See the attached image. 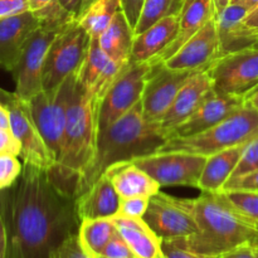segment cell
<instances>
[{
  "mask_svg": "<svg viewBox=\"0 0 258 258\" xmlns=\"http://www.w3.org/2000/svg\"><path fill=\"white\" fill-rule=\"evenodd\" d=\"M121 10L125 14L130 27L135 30L140 19L141 12H143L145 0H120Z\"/></svg>",
  "mask_w": 258,
  "mask_h": 258,
  "instance_id": "cell-40",
  "label": "cell"
},
{
  "mask_svg": "<svg viewBox=\"0 0 258 258\" xmlns=\"http://www.w3.org/2000/svg\"><path fill=\"white\" fill-rule=\"evenodd\" d=\"M258 136V112L246 101L241 108L201 134L170 138L156 153H189L211 156L218 151L243 145Z\"/></svg>",
  "mask_w": 258,
  "mask_h": 258,
  "instance_id": "cell-5",
  "label": "cell"
},
{
  "mask_svg": "<svg viewBox=\"0 0 258 258\" xmlns=\"http://www.w3.org/2000/svg\"><path fill=\"white\" fill-rule=\"evenodd\" d=\"M29 12L28 0H0V18L13 17Z\"/></svg>",
  "mask_w": 258,
  "mask_h": 258,
  "instance_id": "cell-41",
  "label": "cell"
},
{
  "mask_svg": "<svg viewBox=\"0 0 258 258\" xmlns=\"http://www.w3.org/2000/svg\"><path fill=\"white\" fill-rule=\"evenodd\" d=\"M117 233L112 218L83 219L78 228L81 243L92 256L98 257L106 244Z\"/></svg>",
  "mask_w": 258,
  "mask_h": 258,
  "instance_id": "cell-27",
  "label": "cell"
},
{
  "mask_svg": "<svg viewBox=\"0 0 258 258\" xmlns=\"http://www.w3.org/2000/svg\"><path fill=\"white\" fill-rule=\"evenodd\" d=\"M246 144L207 156V163L199 179L198 189L208 193H218L228 181L241 159Z\"/></svg>",
  "mask_w": 258,
  "mask_h": 258,
  "instance_id": "cell-25",
  "label": "cell"
},
{
  "mask_svg": "<svg viewBox=\"0 0 258 258\" xmlns=\"http://www.w3.org/2000/svg\"><path fill=\"white\" fill-rule=\"evenodd\" d=\"M144 221L161 239H175L198 232L193 214L184 208L178 198L159 191L150 198Z\"/></svg>",
  "mask_w": 258,
  "mask_h": 258,
  "instance_id": "cell-14",
  "label": "cell"
},
{
  "mask_svg": "<svg viewBox=\"0 0 258 258\" xmlns=\"http://www.w3.org/2000/svg\"><path fill=\"white\" fill-rule=\"evenodd\" d=\"M118 10H121L120 0H96L78 18V23L91 38H100Z\"/></svg>",
  "mask_w": 258,
  "mask_h": 258,
  "instance_id": "cell-28",
  "label": "cell"
},
{
  "mask_svg": "<svg viewBox=\"0 0 258 258\" xmlns=\"http://www.w3.org/2000/svg\"><path fill=\"white\" fill-rule=\"evenodd\" d=\"M219 58V39L216 18L186 40L164 64L171 70L201 71L211 67Z\"/></svg>",
  "mask_w": 258,
  "mask_h": 258,
  "instance_id": "cell-15",
  "label": "cell"
},
{
  "mask_svg": "<svg viewBox=\"0 0 258 258\" xmlns=\"http://www.w3.org/2000/svg\"><path fill=\"white\" fill-rule=\"evenodd\" d=\"M62 28L40 25L25 44L19 62L12 72L15 81L14 93L22 100L29 101L43 91L42 73L45 57L50 44Z\"/></svg>",
  "mask_w": 258,
  "mask_h": 258,
  "instance_id": "cell-11",
  "label": "cell"
},
{
  "mask_svg": "<svg viewBox=\"0 0 258 258\" xmlns=\"http://www.w3.org/2000/svg\"><path fill=\"white\" fill-rule=\"evenodd\" d=\"M40 22L32 12L0 18V67L13 72L33 33Z\"/></svg>",
  "mask_w": 258,
  "mask_h": 258,
  "instance_id": "cell-18",
  "label": "cell"
},
{
  "mask_svg": "<svg viewBox=\"0 0 258 258\" xmlns=\"http://www.w3.org/2000/svg\"><path fill=\"white\" fill-rule=\"evenodd\" d=\"M256 91H258V86H257V87H256V88H253V90H252V91H251V92H249V93H248V95H251V93L256 92ZM248 95H247V96H248Z\"/></svg>",
  "mask_w": 258,
  "mask_h": 258,
  "instance_id": "cell-53",
  "label": "cell"
},
{
  "mask_svg": "<svg viewBox=\"0 0 258 258\" xmlns=\"http://www.w3.org/2000/svg\"><path fill=\"white\" fill-rule=\"evenodd\" d=\"M248 13V10L241 5L229 4L221 14L216 17L219 39V58L253 48L258 35L243 24L244 18Z\"/></svg>",
  "mask_w": 258,
  "mask_h": 258,
  "instance_id": "cell-19",
  "label": "cell"
},
{
  "mask_svg": "<svg viewBox=\"0 0 258 258\" xmlns=\"http://www.w3.org/2000/svg\"><path fill=\"white\" fill-rule=\"evenodd\" d=\"M179 32V13L165 15L134 38L130 62H156L161 53L174 42Z\"/></svg>",
  "mask_w": 258,
  "mask_h": 258,
  "instance_id": "cell-20",
  "label": "cell"
},
{
  "mask_svg": "<svg viewBox=\"0 0 258 258\" xmlns=\"http://www.w3.org/2000/svg\"><path fill=\"white\" fill-rule=\"evenodd\" d=\"M244 103L246 98L243 96L221 95L214 91L190 117L171 131L169 139L186 138L203 133L226 120Z\"/></svg>",
  "mask_w": 258,
  "mask_h": 258,
  "instance_id": "cell-17",
  "label": "cell"
},
{
  "mask_svg": "<svg viewBox=\"0 0 258 258\" xmlns=\"http://www.w3.org/2000/svg\"><path fill=\"white\" fill-rule=\"evenodd\" d=\"M22 145L10 128H0V154L20 156Z\"/></svg>",
  "mask_w": 258,
  "mask_h": 258,
  "instance_id": "cell-39",
  "label": "cell"
},
{
  "mask_svg": "<svg viewBox=\"0 0 258 258\" xmlns=\"http://www.w3.org/2000/svg\"><path fill=\"white\" fill-rule=\"evenodd\" d=\"M8 251V233L4 218L0 211V258H7Z\"/></svg>",
  "mask_w": 258,
  "mask_h": 258,
  "instance_id": "cell-44",
  "label": "cell"
},
{
  "mask_svg": "<svg viewBox=\"0 0 258 258\" xmlns=\"http://www.w3.org/2000/svg\"><path fill=\"white\" fill-rule=\"evenodd\" d=\"M214 3V9H216V17L218 14H221L224 9L229 5L231 0H213Z\"/></svg>",
  "mask_w": 258,
  "mask_h": 258,
  "instance_id": "cell-49",
  "label": "cell"
},
{
  "mask_svg": "<svg viewBox=\"0 0 258 258\" xmlns=\"http://www.w3.org/2000/svg\"><path fill=\"white\" fill-rule=\"evenodd\" d=\"M120 203L121 197L106 174H102L87 191L76 198L80 221L111 218L118 213Z\"/></svg>",
  "mask_w": 258,
  "mask_h": 258,
  "instance_id": "cell-21",
  "label": "cell"
},
{
  "mask_svg": "<svg viewBox=\"0 0 258 258\" xmlns=\"http://www.w3.org/2000/svg\"><path fill=\"white\" fill-rule=\"evenodd\" d=\"M193 214L198 232L183 238L171 239L183 248L211 257H219L243 244L256 246L258 221L234 208L221 191H202L197 198H178Z\"/></svg>",
  "mask_w": 258,
  "mask_h": 258,
  "instance_id": "cell-2",
  "label": "cell"
},
{
  "mask_svg": "<svg viewBox=\"0 0 258 258\" xmlns=\"http://www.w3.org/2000/svg\"><path fill=\"white\" fill-rule=\"evenodd\" d=\"M224 198L241 213L258 221V191L254 190H221Z\"/></svg>",
  "mask_w": 258,
  "mask_h": 258,
  "instance_id": "cell-31",
  "label": "cell"
},
{
  "mask_svg": "<svg viewBox=\"0 0 258 258\" xmlns=\"http://www.w3.org/2000/svg\"><path fill=\"white\" fill-rule=\"evenodd\" d=\"M95 2H96V0H82V7H81V14H80V17H81V15H82L83 13H85L86 10H87L88 8H90L91 5H92Z\"/></svg>",
  "mask_w": 258,
  "mask_h": 258,
  "instance_id": "cell-51",
  "label": "cell"
},
{
  "mask_svg": "<svg viewBox=\"0 0 258 258\" xmlns=\"http://www.w3.org/2000/svg\"><path fill=\"white\" fill-rule=\"evenodd\" d=\"M15 98V93L14 92H8V91L3 90V88H0V103L4 106H7L8 103L12 102L13 100Z\"/></svg>",
  "mask_w": 258,
  "mask_h": 258,
  "instance_id": "cell-48",
  "label": "cell"
},
{
  "mask_svg": "<svg viewBox=\"0 0 258 258\" xmlns=\"http://www.w3.org/2000/svg\"><path fill=\"white\" fill-rule=\"evenodd\" d=\"M214 91L246 97L258 86V49L248 48L223 55L209 67Z\"/></svg>",
  "mask_w": 258,
  "mask_h": 258,
  "instance_id": "cell-10",
  "label": "cell"
},
{
  "mask_svg": "<svg viewBox=\"0 0 258 258\" xmlns=\"http://www.w3.org/2000/svg\"><path fill=\"white\" fill-rule=\"evenodd\" d=\"M133 163L158 181L160 186L198 188L207 156L189 153H154L134 159Z\"/></svg>",
  "mask_w": 258,
  "mask_h": 258,
  "instance_id": "cell-9",
  "label": "cell"
},
{
  "mask_svg": "<svg viewBox=\"0 0 258 258\" xmlns=\"http://www.w3.org/2000/svg\"><path fill=\"white\" fill-rule=\"evenodd\" d=\"M98 257L103 258H136L134 256L133 251L130 249L128 244L125 239L120 236V233H116L110 242L106 244L103 251Z\"/></svg>",
  "mask_w": 258,
  "mask_h": 258,
  "instance_id": "cell-36",
  "label": "cell"
},
{
  "mask_svg": "<svg viewBox=\"0 0 258 258\" xmlns=\"http://www.w3.org/2000/svg\"><path fill=\"white\" fill-rule=\"evenodd\" d=\"M52 258H96L81 243L78 233L66 238L53 252Z\"/></svg>",
  "mask_w": 258,
  "mask_h": 258,
  "instance_id": "cell-34",
  "label": "cell"
},
{
  "mask_svg": "<svg viewBox=\"0 0 258 258\" xmlns=\"http://www.w3.org/2000/svg\"><path fill=\"white\" fill-rule=\"evenodd\" d=\"M23 166L14 155L0 154V190L12 186L22 174Z\"/></svg>",
  "mask_w": 258,
  "mask_h": 258,
  "instance_id": "cell-33",
  "label": "cell"
},
{
  "mask_svg": "<svg viewBox=\"0 0 258 258\" xmlns=\"http://www.w3.org/2000/svg\"><path fill=\"white\" fill-rule=\"evenodd\" d=\"M96 258H103V257H96Z\"/></svg>",
  "mask_w": 258,
  "mask_h": 258,
  "instance_id": "cell-56",
  "label": "cell"
},
{
  "mask_svg": "<svg viewBox=\"0 0 258 258\" xmlns=\"http://www.w3.org/2000/svg\"><path fill=\"white\" fill-rule=\"evenodd\" d=\"M196 72L198 71L171 70L164 62L158 63L146 82L141 97L145 120L160 125L180 88Z\"/></svg>",
  "mask_w": 258,
  "mask_h": 258,
  "instance_id": "cell-12",
  "label": "cell"
},
{
  "mask_svg": "<svg viewBox=\"0 0 258 258\" xmlns=\"http://www.w3.org/2000/svg\"><path fill=\"white\" fill-rule=\"evenodd\" d=\"M161 248H163L164 258H217L197 253V252L190 251V249L183 248V247L174 243L171 239H163Z\"/></svg>",
  "mask_w": 258,
  "mask_h": 258,
  "instance_id": "cell-38",
  "label": "cell"
},
{
  "mask_svg": "<svg viewBox=\"0 0 258 258\" xmlns=\"http://www.w3.org/2000/svg\"><path fill=\"white\" fill-rule=\"evenodd\" d=\"M103 174L108 176L121 199L131 197H148L160 191V184L148 173L141 170L133 161H125L110 166Z\"/></svg>",
  "mask_w": 258,
  "mask_h": 258,
  "instance_id": "cell-24",
  "label": "cell"
},
{
  "mask_svg": "<svg viewBox=\"0 0 258 258\" xmlns=\"http://www.w3.org/2000/svg\"><path fill=\"white\" fill-rule=\"evenodd\" d=\"M0 128H10L9 110L2 103H0Z\"/></svg>",
  "mask_w": 258,
  "mask_h": 258,
  "instance_id": "cell-46",
  "label": "cell"
},
{
  "mask_svg": "<svg viewBox=\"0 0 258 258\" xmlns=\"http://www.w3.org/2000/svg\"><path fill=\"white\" fill-rule=\"evenodd\" d=\"M160 258H164V256H161V257H160Z\"/></svg>",
  "mask_w": 258,
  "mask_h": 258,
  "instance_id": "cell-58",
  "label": "cell"
},
{
  "mask_svg": "<svg viewBox=\"0 0 258 258\" xmlns=\"http://www.w3.org/2000/svg\"><path fill=\"white\" fill-rule=\"evenodd\" d=\"M258 169V136L252 139L251 141L244 145L243 153H242L241 159L234 169L231 178H237V176L246 175V174L252 173V171ZM229 178V179H231Z\"/></svg>",
  "mask_w": 258,
  "mask_h": 258,
  "instance_id": "cell-32",
  "label": "cell"
},
{
  "mask_svg": "<svg viewBox=\"0 0 258 258\" xmlns=\"http://www.w3.org/2000/svg\"><path fill=\"white\" fill-rule=\"evenodd\" d=\"M134 38V29L128 24L122 10H118L110 25L100 35L98 42L103 52L111 59L130 62Z\"/></svg>",
  "mask_w": 258,
  "mask_h": 258,
  "instance_id": "cell-26",
  "label": "cell"
},
{
  "mask_svg": "<svg viewBox=\"0 0 258 258\" xmlns=\"http://www.w3.org/2000/svg\"><path fill=\"white\" fill-rule=\"evenodd\" d=\"M100 107L101 103L81 85L77 73L68 106L62 156L57 165L50 169L55 179L75 196L78 179L86 173L96 155Z\"/></svg>",
  "mask_w": 258,
  "mask_h": 258,
  "instance_id": "cell-4",
  "label": "cell"
},
{
  "mask_svg": "<svg viewBox=\"0 0 258 258\" xmlns=\"http://www.w3.org/2000/svg\"><path fill=\"white\" fill-rule=\"evenodd\" d=\"M169 2L173 3V4L175 5V7H178L179 9H181V5H183L184 0H169Z\"/></svg>",
  "mask_w": 258,
  "mask_h": 258,
  "instance_id": "cell-52",
  "label": "cell"
},
{
  "mask_svg": "<svg viewBox=\"0 0 258 258\" xmlns=\"http://www.w3.org/2000/svg\"><path fill=\"white\" fill-rule=\"evenodd\" d=\"M217 258H219V257H217Z\"/></svg>",
  "mask_w": 258,
  "mask_h": 258,
  "instance_id": "cell-59",
  "label": "cell"
},
{
  "mask_svg": "<svg viewBox=\"0 0 258 258\" xmlns=\"http://www.w3.org/2000/svg\"><path fill=\"white\" fill-rule=\"evenodd\" d=\"M91 37L78 23V19L67 23L48 49L42 73L43 91H54L66 78L77 72L82 66Z\"/></svg>",
  "mask_w": 258,
  "mask_h": 258,
  "instance_id": "cell-6",
  "label": "cell"
},
{
  "mask_svg": "<svg viewBox=\"0 0 258 258\" xmlns=\"http://www.w3.org/2000/svg\"><path fill=\"white\" fill-rule=\"evenodd\" d=\"M0 211L7 258H52L66 238L78 233L81 223L75 193L50 170L25 163L17 181L0 190Z\"/></svg>",
  "mask_w": 258,
  "mask_h": 258,
  "instance_id": "cell-1",
  "label": "cell"
},
{
  "mask_svg": "<svg viewBox=\"0 0 258 258\" xmlns=\"http://www.w3.org/2000/svg\"><path fill=\"white\" fill-rule=\"evenodd\" d=\"M229 4L241 5V7L246 8L248 12H252V10L258 8V0H231Z\"/></svg>",
  "mask_w": 258,
  "mask_h": 258,
  "instance_id": "cell-47",
  "label": "cell"
},
{
  "mask_svg": "<svg viewBox=\"0 0 258 258\" xmlns=\"http://www.w3.org/2000/svg\"><path fill=\"white\" fill-rule=\"evenodd\" d=\"M243 24L248 28L249 30L254 33V34L258 35V8H256L254 10L249 12L247 14V17L244 18Z\"/></svg>",
  "mask_w": 258,
  "mask_h": 258,
  "instance_id": "cell-45",
  "label": "cell"
},
{
  "mask_svg": "<svg viewBox=\"0 0 258 258\" xmlns=\"http://www.w3.org/2000/svg\"><path fill=\"white\" fill-rule=\"evenodd\" d=\"M244 98H246L247 102L251 103V105L253 106L254 108H256L257 112H258V91H256V92H253V93H251V95L246 96Z\"/></svg>",
  "mask_w": 258,
  "mask_h": 258,
  "instance_id": "cell-50",
  "label": "cell"
},
{
  "mask_svg": "<svg viewBox=\"0 0 258 258\" xmlns=\"http://www.w3.org/2000/svg\"><path fill=\"white\" fill-rule=\"evenodd\" d=\"M77 73L78 71L66 78L57 90L40 91L28 101L33 120L57 164L62 156L68 106L72 98Z\"/></svg>",
  "mask_w": 258,
  "mask_h": 258,
  "instance_id": "cell-7",
  "label": "cell"
},
{
  "mask_svg": "<svg viewBox=\"0 0 258 258\" xmlns=\"http://www.w3.org/2000/svg\"><path fill=\"white\" fill-rule=\"evenodd\" d=\"M10 115V130L22 145L20 158L25 164L38 168L50 169L57 165L54 156L43 140L30 112L28 101L22 100L15 95V98L7 105Z\"/></svg>",
  "mask_w": 258,
  "mask_h": 258,
  "instance_id": "cell-13",
  "label": "cell"
},
{
  "mask_svg": "<svg viewBox=\"0 0 258 258\" xmlns=\"http://www.w3.org/2000/svg\"><path fill=\"white\" fill-rule=\"evenodd\" d=\"M253 48H257V49H258V39H257V42H256V43H254Z\"/></svg>",
  "mask_w": 258,
  "mask_h": 258,
  "instance_id": "cell-55",
  "label": "cell"
},
{
  "mask_svg": "<svg viewBox=\"0 0 258 258\" xmlns=\"http://www.w3.org/2000/svg\"><path fill=\"white\" fill-rule=\"evenodd\" d=\"M254 247V252H256L257 257H258V246H253Z\"/></svg>",
  "mask_w": 258,
  "mask_h": 258,
  "instance_id": "cell-54",
  "label": "cell"
},
{
  "mask_svg": "<svg viewBox=\"0 0 258 258\" xmlns=\"http://www.w3.org/2000/svg\"><path fill=\"white\" fill-rule=\"evenodd\" d=\"M168 140L160 125L145 120L141 100L122 117L98 134L92 164L78 179L76 198L87 191L110 166L156 153Z\"/></svg>",
  "mask_w": 258,
  "mask_h": 258,
  "instance_id": "cell-3",
  "label": "cell"
},
{
  "mask_svg": "<svg viewBox=\"0 0 258 258\" xmlns=\"http://www.w3.org/2000/svg\"><path fill=\"white\" fill-rule=\"evenodd\" d=\"M213 92V78L209 72V67L196 72L184 83L173 105L160 121L161 130L168 139L171 131L190 117Z\"/></svg>",
  "mask_w": 258,
  "mask_h": 258,
  "instance_id": "cell-16",
  "label": "cell"
},
{
  "mask_svg": "<svg viewBox=\"0 0 258 258\" xmlns=\"http://www.w3.org/2000/svg\"><path fill=\"white\" fill-rule=\"evenodd\" d=\"M219 258H258L256 252H254L253 244H243L237 248L231 249V251L226 252Z\"/></svg>",
  "mask_w": 258,
  "mask_h": 258,
  "instance_id": "cell-42",
  "label": "cell"
},
{
  "mask_svg": "<svg viewBox=\"0 0 258 258\" xmlns=\"http://www.w3.org/2000/svg\"><path fill=\"white\" fill-rule=\"evenodd\" d=\"M108 60L110 57L100 47L98 38H91L87 55L78 71V81L86 90H92Z\"/></svg>",
  "mask_w": 258,
  "mask_h": 258,
  "instance_id": "cell-29",
  "label": "cell"
},
{
  "mask_svg": "<svg viewBox=\"0 0 258 258\" xmlns=\"http://www.w3.org/2000/svg\"><path fill=\"white\" fill-rule=\"evenodd\" d=\"M59 3L62 4V7L64 8L71 15H72V17H75L76 19L80 18L82 0H59Z\"/></svg>",
  "mask_w": 258,
  "mask_h": 258,
  "instance_id": "cell-43",
  "label": "cell"
},
{
  "mask_svg": "<svg viewBox=\"0 0 258 258\" xmlns=\"http://www.w3.org/2000/svg\"><path fill=\"white\" fill-rule=\"evenodd\" d=\"M28 4L43 27L62 28L76 19L62 7L59 0H28Z\"/></svg>",
  "mask_w": 258,
  "mask_h": 258,
  "instance_id": "cell-30",
  "label": "cell"
},
{
  "mask_svg": "<svg viewBox=\"0 0 258 258\" xmlns=\"http://www.w3.org/2000/svg\"><path fill=\"white\" fill-rule=\"evenodd\" d=\"M216 18L213 0H184L179 12V32L174 42L161 53L156 62H165L186 40L190 39L211 19Z\"/></svg>",
  "mask_w": 258,
  "mask_h": 258,
  "instance_id": "cell-22",
  "label": "cell"
},
{
  "mask_svg": "<svg viewBox=\"0 0 258 258\" xmlns=\"http://www.w3.org/2000/svg\"><path fill=\"white\" fill-rule=\"evenodd\" d=\"M120 236L125 239L136 258H160L163 256V239L149 227L144 218L111 217Z\"/></svg>",
  "mask_w": 258,
  "mask_h": 258,
  "instance_id": "cell-23",
  "label": "cell"
},
{
  "mask_svg": "<svg viewBox=\"0 0 258 258\" xmlns=\"http://www.w3.org/2000/svg\"><path fill=\"white\" fill-rule=\"evenodd\" d=\"M256 246H258V241H257V243H256Z\"/></svg>",
  "mask_w": 258,
  "mask_h": 258,
  "instance_id": "cell-57",
  "label": "cell"
},
{
  "mask_svg": "<svg viewBox=\"0 0 258 258\" xmlns=\"http://www.w3.org/2000/svg\"><path fill=\"white\" fill-rule=\"evenodd\" d=\"M158 63L160 62L154 59L148 62H130L123 68L101 102L98 134L122 117L141 100L146 82Z\"/></svg>",
  "mask_w": 258,
  "mask_h": 258,
  "instance_id": "cell-8",
  "label": "cell"
},
{
  "mask_svg": "<svg viewBox=\"0 0 258 258\" xmlns=\"http://www.w3.org/2000/svg\"><path fill=\"white\" fill-rule=\"evenodd\" d=\"M222 190H254L258 191V169L246 175L228 179Z\"/></svg>",
  "mask_w": 258,
  "mask_h": 258,
  "instance_id": "cell-37",
  "label": "cell"
},
{
  "mask_svg": "<svg viewBox=\"0 0 258 258\" xmlns=\"http://www.w3.org/2000/svg\"><path fill=\"white\" fill-rule=\"evenodd\" d=\"M150 198L148 197H131V198L121 199L120 216L127 217V218H144L146 211H148Z\"/></svg>",
  "mask_w": 258,
  "mask_h": 258,
  "instance_id": "cell-35",
  "label": "cell"
}]
</instances>
